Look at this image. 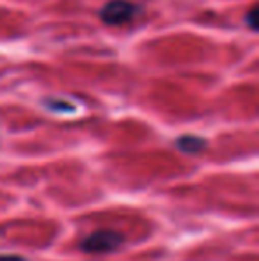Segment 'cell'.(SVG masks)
Wrapping results in <instances>:
<instances>
[{
    "label": "cell",
    "instance_id": "obj_1",
    "mask_svg": "<svg viewBox=\"0 0 259 261\" xmlns=\"http://www.w3.org/2000/svg\"><path fill=\"white\" fill-rule=\"evenodd\" d=\"M125 244V234L112 229H98L80 242V251L89 254H107L118 251Z\"/></svg>",
    "mask_w": 259,
    "mask_h": 261
},
{
    "label": "cell",
    "instance_id": "obj_2",
    "mask_svg": "<svg viewBox=\"0 0 259 261\" xmlns=\"http://www.w3.org/2000/svg\"><path fill=\"white\" fill-rule=\"evenodd\" d=\"M135 14V6L126 0H110L101 7V20L107 25H123Z\"/></svg>",
    "mask_w": 259,
    "mask_h": 261
},
{
    "label": "cell",
    "instance_id": "obj_3",
    "mask_svg": "<svg viewBox=\"0 0 259 261\" xmlns=\"http://www.w3.org/2000/svg\"><path fill=\"white\" fill-rule=\"evenodd\" d=\"M178 149H181L183 153H188V155H197L200 153L204 148H206V141L200 137H195V135H183L176 141Z\"/></svg>",
    "mask_w": 259,
    "mask_h": 261
},
{
    "label": "cell",
    "instance_id": "obj_4",
    "mask_svg": "<svg viewBox=\"0 0 259 261\" xmlns=\"http://www.w3.org/2000/svg\"><path fill=\"white\" fill-rule=\"evenodd\" d=\"M0 261H27V259L14 254H0Z\"/></svg>",
    "mask_w": 259,
    "mask_h": 261
},
{
    "label": "cell",
    "instance_id": "obj_5",
    "mask_svg": "<svg viewBox=\"0 0 259 261\" xmlns=\"http://www.w3.org/2000/svg\"><path fill=\"white\" fill-rule=\"evenodd\" d=\"M249 27L252 29V31L256 29V9H252L249 13Z\"/></svg>",
    "mask_w": 259,
    "mask_h": 261
}]
</instances>
